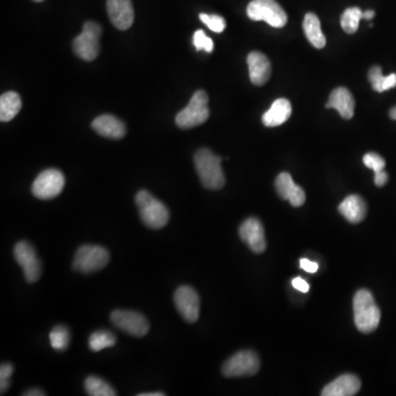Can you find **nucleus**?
Segmentation results:
<instances>
[{
	"instance_id": "1",
	"label": "nucleus",
	"mask_w": 396,
	"mask_h": 396,
	"mask_svg": "<svg viewBox=\"0 0 396 396\" xmlns=\"http://www.w3.org/2000/svg\"><path fill=\"white\" fill-rule=\"evenodd\" d=\"M194 163L204 188L213 190L224 188L226 180L220 156L213 154L208 149H201L194 156Z\"/></svg>"
},
{
	"instance_id": "2",
	"label": "nucleus",
	"mask_w": 396,
	"mask_h": 396,
	"mask_svg": "<svg viewBox=\"0 0 396 396\" xmlns=\"http://www.w3.org/2000/svg\"><path fill=\"white\" fill-rule=\"evenodd\" d=\"M354 324L361 333H369L379 327L381 312L369 290H360L354 299Z\"/></svg>"
},
{
	"instance_id": "3",
	"label": "nucleus",
	"mask_w": 396,
	"mask_h": 396,
	"mask_svg": "<svg viewBox=\"0 0 396 396\" xmlns=\"http://www.w3.org/2000/svg\"><path fill=\"white\" fill-rule=\"evenodd\" d=\"M141 220L151 229H162L170 220V211L167 207L158 198L154 197L148 190H140L135 196Z\"/></svg>"
},
{
	"instance_id": "4",
	"label": "nucleus",
	"mask_w": 396,
	"mask_h": 396,
	"mask_svg": "<svg viewBox=\"0 0 396 396\" xmlns=\"http://www.w3.org/2000/svg\"><path fill=\"white\" fill-rule=\"evenodd\" d=\"M208 95L205 90H197L182 111L175 117V124L181 129L201 126L209 118Z\"/></svg>"
},
{
	"instance_id": "5",
	"label": "nucleus",
	"mask_w": 396,
	"mask_h": 396,
	"mask_svg": "<svg viewBox=\"0 0 396 396\" xmlns=\"http://www.w3.org/2000/svg\"><path fill=\"white\" fill-rule=\"evenodd\" d=\"M110 254L108 250L95 245L79 247L73 261V269L83 274L97 272L108 264Z\"/></svg>"
},
{
	"instance_id": "6",
	"label": "nucleus",
	"mask_w": 396,
	"mask_h": 396,
	"mask_svg": "<svg viewBox=\"0 0 396 396\" xmlns=\"http://www.w3.org/2000/svg\"><path fill=\"white\" fill-rule=\"evenodd\" d=\"M247 15L254 22H265L273 28L288 24V15L275 0H252L247 7Z\"/></svg>"
},
{
	"instance_id": "7",
	"label": "nucleus",
	"mask_w": 396,
	"mask_h": 396,
	"mask_svg": "<svg viewBox=\"0 0 396 396\" xmlns=\"http://www.w3.org/2000/svg\"><path fill=\"white\" fill-rule=\"evenodd\" d=\"M101 26L94 22H88L83 26V32L73 41V50L84 61H92L99 54V37Z\"/></svg>"
},
{
	"instance_id": "8",
	"label": "nucleus",
	"mask_w": 396,
	"mask_h": 396,
	"mask_svg": "<svg viewBox=\"0 0 396 396\" xmlns=\"http://www.w3.org/2000/svg\"><path fill=\"white\" fill-rule=\"evenodd\" d=\"M110 320L115 327L132 337H145L150 330L148 320L141 313L128 309H117L111 313Z\"/></svg>"
},
{
	"instance_id": "9",
	"label": "nucleus",
	"mask_w": 396,
	"mask_h": 396,
	"mask_svg": "<svg viewBox=\"0 0 396 396\" xmlns=\"http://www.w3.org/2000/svg\"><path fill=\"white\" fill-rule=\"evenodd\" d=\"M65 185V177L60 170L41 172L32 184V194L39 199H52L60 195Z\"/></svg>"
},
{
	"instance_id": "10",
	"label": "nucleus",
	"mask_w": 396,
	"mask_h": 396,
	"mask_svg": "<svg viewBox=\"0 0 396 396\" xmlns=\"http://www.w3.org/2000/svg\"><path fill=\"white\" fill-rule=\"evenodd\" d=\"M260 369L259 356L254 352L245 350L230 356L222 365V374L227 378L251 377Z\"/></svg>"
},
{
	"instance_id": "11",
	"label": "nucleus",
	"mask_w": 396,
	"mask_h": 396,
	"mask_svg": "<svg viewBox=\"0 0 396 396\" xmlns=\"http://www.w3.org/2000/svg\"><path fill=\"white\" fill-rule=\"evenodd\" d=\"M13 256L19 265L22 267L26 282H37L42 272V264L35 247L28 241H19L13 248Z\"/></svg>"
},
{
	"instance_id": "12",
	"label": "nucleus",
	"mask_w": 396,
	"mask_h": 396,
	"mask_svg": "<svg viewBox=\"0 0 396 396\" xmlns=\"http://www.w3.org/2000/svg\"><path fill=\"white\" fill-rule=\"evenodd\" d=\"M174 304L183 320L190 324L197 322L201 311V299L192 286H182L175 290Z\"/></svg>"
},
{
	"instance_id": "13",
	"label": "nucleus",
	"mask_w": 396,
	"mask_h": 396,
	"mask_svg": "<svg viewBox=\"0 0 396 396\" xmlns=\"http://www.w3.org/2000/svg\"><path fill=\"white\" fill-rule=\"evenodd\" d=\"M241 240L256 254H262L267 248V240L264 235L263 226L256 218H248L239 228Z\"/></svg>"
},
{
	"instance_id": "14",
	"label": "nucleus",
	"mask_w": 396,
	"mask_h": 396,
	"mask_svg": "<svg viewBox=\"0 0 396 396\" xmlns=\"http://www.w3.org/2000/svg\"><path fill=\"white\" fill-rule=\"evenodd\" d=\"M109 19L117 29L128 30L135 20L131 0H107Z\"/></svg>"
},
{
	"instance_id": "15",
	"label": "nucleus",
	"mask_w": 396,
	"mask_h": 396,
	"mask_svg": "<svg viewBox=\"0 0 396 396\" xmlns=\"http://www.w3.org/2000/svg\"><path fill=\"white\" fill-rule=\"evenodd\" d=\"M275 188L282 199H286L294 207H301L306 201V194L303 188L294 183L293 179L286 172H283L275 181Z\"/></svg>"
},
{
	"instance_id": "16",
	"label": "nucleus",
	"mask_w": 396,
	"mask_h": 396,
	"mask_svg": "<svg viewBox=\"0 0 396 396\" xmlns=\"http://www.w3.org/2000/svg\"><path fill=\"white\" fill-rule=\"evenodd\" d=\"M249 76L252 84L262 86L271 76V62L267 56L261 52H251L247 58Z\"/></svg>"
},
{
	"instance_id": "17",
	"label": "nucleus",
	"mask_w": 396,
	"mask_h": 396,
	"mask_svg": "<svg viewBox=\"0 0 396 396\" xmlns=\"http://www.w3.org/2000/svg\"><path fill=\"white\" fill-rule=\"evenodd\" d=\"M354 107H356V101H354V96L350 90L345 88L333 90L326 104V108L336 109L340 116L347 120L354 117Z\"/></svg>"
},
{
	"instance_id": "18",
	"label": "nucleus",
	"mask_w": 396,
	"mask_h": 396,
	"mask_svg": "<svg viewBox=\"0 0 396 396\" xmlns=\"http://www.w3.org/2000/svg\"><path fill=\"white\" fill-rule=\"evenodd\" d=\"M361 382L354 374H343L322 390V396H352L360 391Z\"/></svg>"
},
{
	"instance_id": "19",
	"label": "nucleus",
	"mask_w": 396,
	"mask_h": 396,
	"mask_svg": "<svg viewBox=\"0 0 396 396\" xmlns=\"http://www.w3.org/2000/svg\"><path fill=\"white\" fill-rule=\"evenodd\" d=\"M92 128L98 135L108 139H122L127 132L124 122L111 115L97 117L92 122Z\"/></svg>"
},
{
	"instance_id": "20",
	"label": "nucleus",
	"mask_w": 396,
	"mask_h": 396,
	"mask_svg": "<svg viewBox=\"0 0 396 396\" xmlns=\"http://www.w3.org/2000/svg\"><path fill=\"white\" fill-rule=\"evenodd\" d=\"M338 209L340 214L352 224H358L367 216V204L359 195H350L345 198Z\"/></svg>"
},
{
	"instance_id": "21",
	"label": "nucleus",
	"mask_w": 396,
	"mask_h": 396,
	"mask_svg": "<svg viewBox=\"0 0 396 396\" xmlns=\"http://www.w3.org/2000/svg\"><path fill=\"white\" fill-rule=\"evenodd\" d=\"M292 115V106L286 98H279L271 108L262 116V122L265 127H277L288 122Z\"/></svg>"
},
{
	"instance_id": "22",
	"label": "nucleus",
	"mask_w": 396,
	"mask_h": 396,
	"mask_svg": "<svg viewBox=\"0 0 396 396\" xmlns=\"http://www.w3.org/2000/svg\"><path fill=\"white\" fill-rule=\"evenodd\" d=\"M303 29L311 44L316 49H322L326 45V38L322 33L320 18L313 13H307L303 22Z\"/></svg>"
},
{
	"instance_id": "23",
	"label": "nucleus",
	"mask_w": 396,
	"mask_h": 396,
	"mask_svg": "<svg viewBox=\"0 0 396 396\" xmlns=\"http://www.w3.org/2000/svg\"><path fill=\"white\" fill-rule=\"evenodd\" d=\"M22 98L16 92H7L0 97V120L10 122L22 110Z\"/></svg>"
},
{
	"instance_id": "24",
	"label": "nucleus",
	"mask_w": 396,
	"mask_h": 396,
	"mask_svg": "<svg viewBox=\"0 0 396 396\" xmlns=\"http://www.w3.org/2000/svg\"><path fill=\"white\" fill-rule=\"evenodd\" d=\"M369 81L375 92H386L396 88V73L383 76L380 66H373L369 71Z\"/></svg>"
},
{
	"instance_id": "25",
	"label": "nucleus",
	"mask_w": 396,
	"mask_h": 396,
	"mask_svg": "<svg viewBox=\"0 0 396 396\" xmlns=\"http://www.w3.org/2000/svg\"><path fill=\"white\" fill-rule=\"evenodd\" d=\"M85 390L90 396H115L117 392L115 388L106 382L104 379L98 378V377H88L84 383Z\"/></svg>"
},
{
	"instance_id": "26",
	"label": "nucleus",
	"mask_w": 396,
	"mask_h": 396,
	"mask_svg": "<svg viewBox=\"0 0 396 396\" xmlns=\"http://www.w3.org/2000/svg\"><path fill=\"white\" fill-rule=\"evenodd\" d=\"M116 336L108 330H98L90 335L88 346L94 352H101L106 348H111L116 345Z\"/></svg>"
},
{
	"instance_id": "27",
	"label": "nucleus",
	"mask_w": 396,
	"mask_h": 396,
	"mask_svg": "<svg viewBox=\"0 0 396 396\" xmlns=\"http://www.w3.org/2000/svg\"><path fill=\"white\" fill-rule=\"evenodd\" d=\"M362 13L363 11L358 7H352L345 10L341 16V28L343 31L349 35H354L358 31L359 28L360 20L362 19Z\"/></svg>"
},
{
	"instance_id": "28",
	"label": "nucleus",
	"mask_w": 396,
	"mask_h": 396,
	"mask_svg": "<svg viewBox=\"0 0 396 396\" xmlns=\"http://www.w3.org/2000/svg\"><path fill=\"white\" fill-rule=\"evenodd\" d=\"M49 338H50L51 346L54 350L64 352L69 347L71 335L65 326L58 325L51 330Z\"/></svg>"
},
{
	"instance_id": "29",
	"label": "nucleus",
	"mask_w": 396,
	"mask_h": 396,
	"mask_svg": "<svg viewBox=\"0 0 396 396\" xmlns=\"http://www.w3.org/2000/svg\"><path fill=\"white\" fill-rule=\"evenodd\" d=\"M201 22L206 24L211 31L216 33H222L226 29V20L218 15H207V13H201L199 15Z\"/></svg>"
},
{
	"instance_id": "30",
	"label": "nucleus",
	"mask_w": 396,
	"mask_h": 396,
	"mask_svg": "<svg viewBox=\"0 0 396 396\" xmlns=\"http://www.w3.org/2000/svg\"><path fill=\"white\" fill-rule=\"evenodd\" d=\"M193 43L197 51L204 50L205 52L211 53L214 50V42H213V40L207 37L203 30H197V31L194 33Z\"/></svg>"
},
{
	"instance_id": "31",
	"label": "nucleus",
	"mask_w": 396,
	"mask_h": 396,
	"mask_svg": "<svg viewBox=\"0 0 396 396\" xmlns=\"http://www.w3.org/2000/svg\"><path fill=\"white\" fill-rule=\"evenodd\" d=\"M363 163H365V167L372 170L374 172V174L375 173H379V172L384 171V169H386V160L382 156H379L378 154H374V152H370V154H365L363 156Z\"/></svg>"
},
{
	"instance_id": "32",
	"label": "nucleus",
	"mask_w": 396,
	"mask_h": 396,
	"mask_svg": "<svg viewBox=\"0 0 396 396\" xmlns=\"http://www.w3.org/2000/svg\"><path fill=\"white\" fill-rule=\"evenodd\" d=\"M13 365L11 363H3L0 367V391L1 394L6 393L10 386L11 375L13 373Z\"/></svg>"
},
{
	"instance_id": "33",
	"label": "nucleus",
	"mask_w": 396,
	"mask_h": 396,
	"mask_svg": "<svg viewBox=\"0 0 396 396\" xmlns=\"http://www.w3.org/2000/svg\"><path fill=\"white\" fill-rule=\"evenodd\" d=\"M292 286L295 290H299L302 293H307L309 290L308 283L306 281L302 279V277H295L292 281Z\"/></svg>"
},
{
	"instance_id": "34",
	"label": "nucleus",
	"mask_w": 396,
	"mask_h": 396,
	"mask_svg": "<svg viewBox=\"0 0 396 396\" xmlns=\"http://www.w3.org/2000/svg\"><path fill=\"white\" fill-rule=\"evenodd\" d=\"M299 264H301L302 269L308 273H316L318 270V264L308 259H301Z\"/></svg>"
},
{
	"instance_id": "35",
	"label": "nucleus",
	"mask_w": 396,
	"mask_h": 396,
	"mask_svg": "<svg viewBox=\"0 0 396 396\" xmlns=\"http://www.w3.org/2000/svg\"><path fill=\"white\" fill-rule=\"evenodd\" d=\"M388 175L386 171L379 172L374 174V183L378 188H382L388 183Z\"/></svg>"
},
{
	"instance_id": "36",
	"label": "nucleus",
	"mask_w": 396,
	"mask_h": 396,
	"mask_svg": "<svg viewBox=\"0 0 396 396\" xmlns=\"http://www.w3.org/2000/svg\"><path fill=\"white\" fill-rule=\"evenodd\" d=\"M26 396H43L45 395L44 392L40 388H31V390H28L26 393L24 394Z\"/></svg>"
},
{
	"instance_id": "37",
	"label": "nucleus",
	"mask_w": 396,
	"mask_h": 396,
	"mask_svg": "<svg viewBox=\"0 0 396 396\" xmlns=\"http://www.w3.org/2000/svg\"><path fill=\"white\" fill-rule=\"evenodd\" d=\"M374 16L375 13L373 10H367L362 13V19H365V20H372Z\"/></svg>"
},
{
	"instance_id": "38",
	"label": "nucleus",
	"mask_w": 396,
	"mask_h": 396,
	"mask_svg": "<svg viewBox=\"0 0 396 396\" xmlns=\"http://www.w3.org/2000/svg\"><path fill=\"white\" fill-rule=\"evenodd\" d=\"M165 393L163 392H154V393H141L139 396H164Z\"/></svg>"
},
{
	"instance_id": "39",
	"label": "nucleus",
	"mask_w": 396,
	"mask_h": 396,
	"mask_svg": "<svg viewBox=\"0 0 396 396\" xmlns=\"http://www.w3.org/2000/svg\"><path fill=\"white\" fill-rule=\"evenodd\" d=\"M390 117H391V119H393V120H396V107H394V108L390 110Z\"/></svg>"
},
{
	"instance_id": "40",
	"label": "nucleus",
	"mask_w": 396,
	"mask_h": 396,
	"mask_svg": "<svg viewBox=\"0 0 396 396\" xmlns=\"http://www.w3.org/2000/svg\"><path fill=\"white\" fill-rule=\"evenodd\" d=\"M33 1H35V3H42L44 0H33Z\"/></svg>"
}]
</instances>
